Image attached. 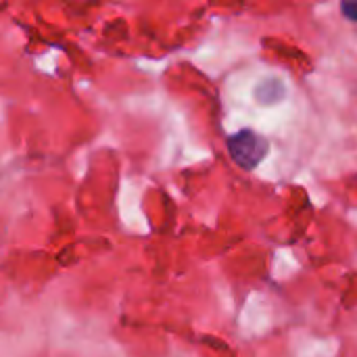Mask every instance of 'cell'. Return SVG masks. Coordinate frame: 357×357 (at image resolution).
<instances>
[{
	"label": "cell",
	"mask_w": 357,
	"mask_h": 357,
	"mask_svg": "<svg viewBox=\"0 0 357 357\" xmlns=\"http://www.w3.org/2000/svg\"><path fill=\"white\" fill-rule=\"evenodd\" d=\"M226 146L232 161L247 172L255 169L270 153V140L251 128L238 130L232 136H228Z\"/></svg>",
	"instance_id": "obj_1"
},
{
	"label": "cell",
	"mask_w": 357,
	"mask_h": 357,
	"mask_svg": "<svg viewBox=\"0 0 357 357\" xmlns=\"http://www.w3.org/2000/svg\"><path fill=\"white\" fill-rule=\"evenodd\" d=\"M287 96V86L278 77H266L255 88V98L261 105H276Z\"/></svg>",
	"instance_id": "obj_2"
},
{
	"label": "cell",
	"mask_w": 357,
	"mask_h": 357,
	"mask_svg": "<svg viewBox=\"0 0 357 357\" xmlns=\"http://www.w3.org/2000/svg\"><path fill=\"white\" fill-rule=\"evenodd\" d=\"M341 13L345 19L357 23V0H341Z\"/></svg>",
	"instance_id": "obj_3"
}]
</instances>
